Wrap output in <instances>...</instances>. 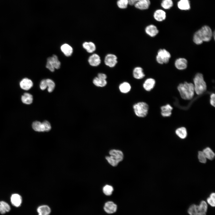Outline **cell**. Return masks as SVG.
Instances as JSON below:
<instances>
[{"instance_id":"6da1fadb","label":"cell","mask_w":215,"mask_h":215,"mask_svg":"<svg viewBox=\"0 0 215 215\" xmlns=\"http://www.w3.org/2000/svg\"><path fill=\"white\" fill-rule=\"evenodd\" d=\"M182 98L185 100H190L194 96L195 93L194 85L191 83L185 82L180 84L177 87Z\"/></svg>"},{"instance_id":"7a4b0ae2","label":"cell","mask_w":215,"mask_h":215,"mask_svg":"<svg viewBox=\"0 0 215 215\" xmlns=\"http://www.w3.org/2000/svg\"><path fill=\"white\" fill-rule=\"evenodd\" d=\"M193 81L195 92L197 94H202L206 90L207 85L202 73H196L194 77Z\"/></svg>"},{"instance_id":"3957f363","label":"cell","mask_w":215,"mask_h":215,"mask_svg":"<svg viewBox=\"0 0 215 215\" xmlns=\"http://www.w3.org/2000/svg\"><path fill=\"white\" fill-rule=\"evenodd\" d=\"M207 209L208 205L206 202L202 200L199 205H191L189 207L188 212L190 215H206Z\"/></svg>"},{"instance_id":"277c9868","label":"cell","mask_w":215,"mask_h":215,"mask_svg":"<svg viewBox=\"0 0 215 215\" xmlns=\"http://www.w3.org/2000/svg\"><path fill=\"white\" fill-rule=\"evenodd\" d=\"M109 154L110 156H106L105 158L108 163L112 166H117L118 163L122 161L123 158V154L120 150L113 149L110 150Z\"/></svg>"},{"instance_id":"5b68a950","label":"cell","mask_w":215,"mask_h":215,"mask_svg":"<svg viewBox=\"0 0 215 215\" xmlns=\"http://www.w3.org/2000/svg\"><path fill=\"white\" fill-rule=\"evenodd\" d=\"M133 108L135 114L138 117H144L146 116L148 113V105L144 102H140L134 104Z\"/></svg>"},{"instance_id":"8992f818","label":"cell","mask_w":215,"mask_h":215,"mask_svg":"<svg viewBox=\"0 0 215 215\" xmlns=\"http://www.w3.org/2000/svg\"><path fill=\"white\" fill-rule=\"evenodd\" d=\"M198 31L203 42L210 41L213 36L212 30L208 25L203 26Z\"/></svg>"},{"instance_id":"52a82bcc","label":"cell","mask_w":215,"mask_h":215,"mask_svg":"<svg viewBox=\"0 0 215 215\" xmlns=\"http://www.w3.org/2000/svg\"><path fill=\"white\" fill-rule=\"evenodd\" d=\"M171 57L170 53L165 49H160L157 52L156 56L157 62L160 64L168 63Z\"/></svg>"},{"instance_id":"ba28073f","label":"cell","mask_w":215,"mask_h":215,"mask_svg":"<svg viewBox=\"0 0 215 215\" xmlns=\"http://www.w3.org/2000/svg\"><path fill=\"white\" fill-rule=\"evenodd\" d=\"M60 65L61 63L56 55H53L47 58L46 67L51 72H54L55 69H59Z\"/></svg>"},{"instance_id":"9c48e42d","label":"cell","mask_w":215,"mask_h":215,"mask_svg":"<svg viewBox=\"0 0 215 215\" xmlns=\"http://www.w3.org/2000/svg\"><path fill=\"white\" fill-rule=\"evenodd\" d=\"M104 62L105 64L110 67H114L118 62L117 57L112 53L107 54L105 57Z\"/></svg>"},{"instance_id":"30bf717a","label":"cell","mask_w":215,"mask_h":215,"mask_svg":"<svg viewBox=\"0 0 215 215\" xmlns=\"http://www.w3.org/2000/svg\"><path fill=\"white\" fill-rule=\"evenodd\" d=\"M166 12L161 9L156 10L154 12L153 17L157 21L161 22L165 20L166 18Z\"/></svg>"},{"instance_id":"8fae6325","label":"cell","mask_w":215,"mask_h":215,"mask_svg":"<svg viewBox=\"0 0 215 215\" xmlns=\"http://www.w3.org/2000/svg\"><path fill=\"white\" fill-rule=\"evenodd\" d=\"M176 5L178 9L182 11H188L191 7L189 0H179Z\"/></svg>"},{"instance_id":"7c38bea8","label":"cell","mask_w":215,"mask_h":215,"mask_svg":"<svg viewBox=\"0 0 215 215\" xmlns=\"http://www.w3.org/2000/svg\"><path fill=\"white\" fill-rule=\"evenodd\" d=\"M103 208L106 213L109 214H111L116 211L117 205L113 202L109 201L105 203Z\"/></svg>"},{"instance_id":"4fadbf2b","label":"cell","mask_w":215,"mask_h":215,"mask_svg":"<svg viewBox=\"0 0 215 215\" xmlns=\"http://www.w3.org/2000/svg\"><path fill=\"white\" fill-rule=\"evenodd\" d=\"M174 65L177 69L184 70L186 69L187 67L188 61L187 60L184 58H179L175 60Z\"/></svg>"},{"instance_id":"5bb4252c","label":"cell","mask_w":215,"mask_h":215,"mask_svg":"<svg viewBox=\"0 0 215 215\" xmlns=\"http://www.w3.org/2000/svg\"><path fill=\"white\" fill-rule=\"evenodd\" d=\"M88 62L91 66L96 67L100 64L101 60V58L99 55L94 53L89 57L88 59Z\"/></svg>"},{"instance_id":"9a60e30c","label":"cell","mask_w":215,"mask_h":215,"mask_svg":"<svg viewBox=\"0 0 215 215\" xmlns=\"http://www.w3.org/2000/svg\"><path fill=\"white\" fill-rule=\"evenodd\" d=\"M146 33L151 37H154L158 33L159 30L155 25L151 24L147 26L145 29Z\"/></svg>"},{"instance_id":"2e32d148","label":"cell","mask_w":215,"mask_h":215,"mask_svg":"<svg viewBox=\"0 0 215 215\" xmlns=\"http://www.w3.org/2000/svg\"><path fill=\"white\" fill-rule=\"evenodd\" d=\"M156 84L155 80L152 78L147 79L144 82L143 87L147 91L151 90L154 87Z\"/></svg>"},{"instance_id":"e0dca14e","label":"cell","mask_w":215,"mask_h":215,"mask_svg":"<svg viewBox=\"0 0 215 215\" xmlns=\"http://www.w3.org/2000/svg\"><path fill=\"white\" fill-rule=\"evenodd\" d=\"M150 4V0H139L134 5L137 9L145 10L148 9Z\"/></svg>"},{"instance_id":"ac0fdd59","label":"cell","mask_w":215,"mask_h":215,"mask_svg":"<svg viewBox=\"0 0 215 215\" xmlns=\"http://www.w3.org/2000/svg\"><path fill=\"white\" fill-rule=\"evenodd\" d=\"M133 75L134 78L138 79L143 78L145 76L143 69L140 67H137L133 69Z\"/></svg>"},{"instance_id":"d6986e66","label":"cell","mask_w":215,"mask_h":215,"mask_svg":"<svg viewBox=\"0 0 215 215\" xmlns=\"http://www.w3.org/2000/svg\"><path fill=\"white\" fill-rule=\"evenodd\" d=\"M33 85L32 81L27 78L23 79L20 82V85L21 88L25 90H29L32 87Z\"/></svg>"},{"instance_id":"ffe728a7","label":"cell","mask_w":215,"mask_h":215,"mask_svg":"<svg viewBox=\"0 0 215 215\" xmlns=\"http://www.w3.org/2000/svg\"><path fill=\"white\" fill-rule=\"evenodd\" d=\"M10 201L11 204L13 206L16 207H19L22 204V198L19 194H14L11 195L10 197Z\"/></svg>"},{"instance_id":"44dd1931","label":"cell","mask_w":215,"mask_h":215,"mask_svg":"<svg viewBox=\"0 0 215 215\" xmlns=\"http://www.w3.org/2000/svg\"><path fill=\"white\" fill-rule=\"evenodd\" d=\"M39 215H49L51 210L50 208L46 205H42L39 206L37 209Z\"/></svg>"},{"instance_id":"7402d4cb","label":"cell","mask_w":215,"mask_h":215,"mask_svg":"<svg viewBox=\"0 0 215 215\" xmlns=\"http://www.w3.org/2000/svg\"><path fill=\"white\" fill-rule=\"evenodd\" d=\"M161 114L163 117L170 116L171 114L173 108L169 104L163 106L161 108Z\"/></svg>"},{"instance_id":"603a6c76","label":"cell","mask_w":215,"mask_h":215,"mask_svg":"<svg viewBox=\"0 0 215 215\" xmlns=\"http://www.w3.org/2000/svg\"><path fill=\"white\" fill-rule=\"evenodd\" d=\"M60 49L62 52L67 57L71 56L73 52L72 47L67 44H62L61 46Z\"/></svg>"},{"instance_id":"cb8c5ba5","label":"cell","mask_w":215,"mask_h":215,"mask_svg":"<svg viewBox=\"0 0 215 215\" xmlns=\"http://www.w3.org/2000/svg\"><path fill=\"white\" fill-rule=\"evenodd\" d=\"M82 46L89 53L93 52L95 51L96 48L94 43L91 42H84L82 44Z\"/></svg>"},{"instance_id":"d4e9b609","label":"cell","mask_w":215,"mask_h":215,"mask_svg":"<svg viewBox=\"0 0 215 215\" xmlns=\"http://www.w3.org/2000/svg\"><path fill=\"white\" fill-rule=\"evenodd\" d=\"M131 86L128 82H125L121 83L119 86L120 91L122 93H128L130 90Z\"/></svg>"},{"instance_id":"484cf974","label":"cell","mask_w":215,"mask_h":215,"mask_svg":"<svg viewBox=\"0 0 215 215\" xmlns=\"http://www.w3.org/2000/svg\"><path fill=\"white\" fill-rule=\"evenodd\" d=\"M161 7L165 10L171 9L173 6V0H162L160 3Z\"/></svg>"},{"instance_id":"4316f807","label":"cell","mask_w":215,"mask_h":215,"mask_svg":"<svg viewBox=\"0 0 215 215\" xmlns=\"http://www.w3.org/2000/svg\"><path fill=\"white\" fill-rule=\"evenodd\" d=\"M176 135L180 138L184 139L187 135L186 128L184 127H181L177 129L175 131Z\"/></svg>"},{"instance_id":"83f0119b","label":"cell","mask_w":215,"mask_h":215,"mask_svg":"<svg viewBox=\"0 0 215 215\" xmlns=\"http://www.w3.org/2000/svg\"><path fill=\"white\" fill-rule=\"evenodd\" d=\"M33 129L37 132H44V128L42 123L38 121L34 122L32 124Z\"/></svg>"},{"instance_id":"f1b7e54d","label":"cell","mask_w":215,"mask_h":215,"mask_svg":"<svg viewBox=\"0 0 215 215\" xmlns=\"http://www.w3.org/2000/svg\"><path fill=\"white\" fill-rule=\"evenodd\" d=\"M22 102L26 104H30L33 101L32 95L28 93H25L22 96Z\"/></svg>"},{"instance_id":"f546056e","label":"cell","mask_w":215,"mask_h":215,"mask_svg":"<svg viewBox=\"0 0 215 215\" xmlns=\"http://www.w3.org/2000/svg\"><path fill=\"white\" fill-rule=\"evenodd\" d=\"M202 151L206 159L212 160L214 158L215 153L210 148L207 147L204 149Z\"/></svg>"},{"instance_id":"4dcf8cb0","label":"cell","mask_w":215,"mask_h":215,"mask_svg":"<svg viewBox=\"0 0 215 215\" xmlns=\"http://www.w3.org/2000/svg\"><path fill=\"white\" fill-rule=\"evenodd\" d=\"M93 84L98 87H103L107 84V82L106 79H100L97 77H95L93 80Z\"/></svg>"},{"instance_id":"1f68e13d","label":"cell","mask_w":215,"mask_h":215,"mask_svg":"<svg viewBox=\"0 0 215 215\" xmlns=\"http://www.w3.org/2000/svg\"><path fill=\"white\" fill-rule=\"evenodd\" d=\"M10 210L9 205L5 201H2L0 202V213L4 214L6 212H9Z\"/></svg>"},{"instance_id":"d6a6232c","label":"cell","mask_w":215,"mask_h":215,"mask_svg":"<svg viewBox=\"0 0 215 215\" xmlns=\"http://www.w3.org/2000/svg\"><path fill=\"white\" fill-rule=\"evenodd\" d=\"M193 41L197 45L201 44L203 42L198 31H196L194 35Z\"/></svg>"},{"instance_id":"836d02e7","label":"cell","mask_w":215,"mask_h":215,"mask_svg":"<svg viewBox=\"0 0 215 215\" xmlns=\"http://www.w3.org/2000/svg\"><path fill=\"white\" fill-rule=\"evenodd\" d=\"M47 86L48 87V91L49 93L52 92L54 89L55 87V83L51 79H46Z\"/></svg>"},{"instance_id":"e575fe53","label":"cell","mask_w":215,"mask_h":215,"mask_svg":"<svg viewBox=\"0 0 215 215\" xmlns=\"http://www.w3.org/2000/svg\"><path fill=\"white\" fill-rule=\"evenodd\" d=\"M113 189L112 186L109 185L105 186L103 188V191L105 194L107 196L111 195L113 191Z\"/></svg>"},{"instance_id":"d590c367","label":"cell","mask_w":215,"mask_h":215,"mask_svg":"<svg viewBox=\"0 0 215 215\" xmlns=\"http://www.w3.org/2000/svg\"><path fill=\"white\" fill-rule=\"evenodd\" d=\"M117 5L119 8L121 9H125L127 8L128 4V0H118Z\"/></svg>"},{"instance_id":"8d00e7d4","label":"cell","mask_w":215,"mask_h":215,"mask_svg":"<svg viewBox=\"0 0 215 215\" xmlns=\"http://www.w3.org/2000/svg\"><path fill=\"white\" fill-rule=\"evenodd\" d=\"M207 202L208 204L212 207H214L215 206V194L212 193L210 195L209 197H208L207 199Z\"/></svg>"},{"instance_id":"74e56055","label":"cell","mask_w":215,"mask_h":215,"mask_svg":"<svg viewBox=\"0 0 215 215\" xmlns=\"http://www.w3.org/2000/svg\"><path fill=\"white\" fill-rule=\"evenodd\" d=\"M198 157L200 162L203 163H206L207 159L202 151H199L198 152Z\"/></svg>"},{"instance_id":"f35d334b","label":"cell","mask_w":215,"mask_h":215,"mask_svg":"<svg viewBox=\"0 0 215 215\" xmlns=\"http://www.w3.org/2000/svg\"><path fill=\"white\" fill-rule=\"evenodd\" d=\"M42 123L44 127L45 131H49L51 130V126L49 122L45 120Z\"/></svg>"},{"instance_id":"ab89813d","label":"cell","mask_w":215,"mask_h":215,"mask_svg":"<svg viewBox=\"0 0 215 215\" xmlns=\"http://www.w3.org/2000/svg\"><path fill=\"white\" fill-rule=\"evenodd\" d=\"M47 87L46 80L45 79L42 80L40 83V87L42 90H44Z\"/></svg>"},{"instance_id":"60d3db41","label":"cell","mask_w":215,"mask_h":215,"mask_svg":"<svg viewBox=\"0 0 215 215\" xmlns=\"http://www.w3.org/2000/svg\"><path fill=\"white\" fill-rule=\"evenodd\" d=\"M215 95L214 93H212L210 96V103L211 105L215 107Z\"/></svg>"},{"instance_id":"b9f144b4","label":"cell","mask_w":215,"mask_h":215,"mask_svg":"<svg viewBox=\"0 0 215 215\" xmlns=\"http://www.w3.org/2000/svg\"><path fill=\"white\" fill-rule=\"evenodd\" d=\"M97 77L101 79H106L107 78V76L105 74L103 73H99L97 75Z\"/></svg>"},{"instance_id":"7bdbcfd3","label":"cell","mask_w":215,"mask_h":215,"mask_svg":"<svg viewBox=\"0 0 215 215\" xmlns=\"http://www.w3.org/2000/svg\"><path fill=\"white\" fill-rule=\"evenodd\" d=\"M139 0H128V4L131 6L134 5Z\"/></svg>"}]
</instances>
